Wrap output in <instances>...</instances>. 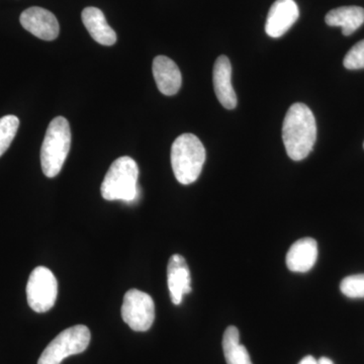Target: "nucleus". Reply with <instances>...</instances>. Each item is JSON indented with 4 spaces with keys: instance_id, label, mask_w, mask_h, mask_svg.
<instances>
[{
    "instance_id": "obj_1",
    "label": "nucleus",
    "mask_w": 364,
    "mask_h": 364,
    "mask_svg": "<svg viewBox=\"0 0 364 364\" xmlns=\"http://www.w3.org/2000/svg\"><path fill=\"white\" fill-rule=\"evenodd\" d=\"M317 140V124L310 107L296 102L289 107L284 124L282 141L287 155L294 161H301L310 155Z\"/></svg>"
},
{
    "instance_id": "obj_2",
    "label": "nucleus",
    "mask_w": 364,
    "mask_h": 364,
    "mask_svg": "<svg viewBox=\"0 0 364 364\" xmlns=\"http://www.w3.org/2000/svg\"><path fill=\"white\" fill-rule=\"evenodd\" d=\"M205 161V149L193 134L177 136L171 147V165L174 176L183 186L198 181Z\"/></svg>"
},
{
    "instance_id": "obj_3",
    "label": "nucleus",
    "mask_w": 364,
    "mask_h": 364,
    "mask_svg": "<svg viewBox=\"0 0 364 364\" xmlns=\"http://www.w3.org/2000/svg\"><path fill=\"white\" fill-rule=\"evenodd\" d=\"M70 124L65 117H57L48 127L42 148L41 165L46 176L56 177L63 167L71 147Z\"/></svg>"
},
{
    "instance_id": "obj_4",
    "label": "nucleus",
    "mask_w": 364,
    "mask_h": 364,
    "mask_svg": "<svg viewBox=\"0 0 364 364\" xmlns=\"http://www.w3.org/2000/svg\"><path fill=\"white\" fill-rule=\"evenodd\" d=\"M138 164L133 158L124 156L112 162L102 181V198L109 200L132 203L138 196Z\"/></svg>"
},
{
    "instance_id": "obj_5",
    "label": "nucleus",
    "mask_w": 364,
    "mask_h": 364,
    "mask_svg": "<svg viewBox=\"0 0 364 364\" xmlns=\"http://www.w3.org/2000/svg\"><path fill=\"white\" fill-rule=\"evenodd\" d=\"M90 331L85 325H76L60 333L46 347L38 364H61L64 359L80 354L90 343Z\"/></svg>"
},
{
    "instance_id": "obj_6",
    "label": "nucleus",
    "mask_w": 364,
    "mask_h": 364,
    "mask_svg": "<svg viewBox=\"0 0 364 364\" xmlns=\"http://www.w3.org/2000/svg\"><path fill=\"white\" fill-rule=\"evenodd\" d=\"M58 296V282L49 268L38 267L33 270L26 284V298L33 311L46 313L51 310Z\"/></svg>"
},
{
    "instance_id": "obj_7",
    "label": "nucleus",
    "mask_w": 364,
    "mask_h": 364,
    "mask_svg": "<svg viewBox=\"0 0 364 364\" xmlns=\"http://www.w3.org/2000/svg\"><path fill=\"white\" fill-rule=\"evenodd\" d=\"M122 317L134 331H148L155 320L154 301L144 291L130 289L124 296Z\"/></svg>"
},
{
    "instance_id": "obj_8",
    "label": "nucleus",
    "mask_w": 364,
    "mask_h": 364,
    "mask_svg": "<svg viewBox=\"0 0 364 364\" xmlns=\"http://www.w3.org/2000/svg\"><path fill=\"white\" fill-rule=\"evenodd\" d=\"M20 21L25 30L41 40L54 41L58 38V20L54 14L43 7L33 6L26 9L21 14Z\"/></svg>"
},
{
    "instance_id": "obj_9",
    "label": "nucleus",
    "mask_w": 364,
    "mask_h": 364,
    "mask_svg": "<svg viewBox=\"0 0 364 364\" xmlns=\"http://www.w3.org/2000/svg\"><path fill=\"white\" fill-rule=\"evenodd\" d=\"M299 11L294 0H277L267 14L265 32L272 38H280L298 21Z\"/></svg>"
},
{
    "instance_id": "obj_10",
    "label": "nucleus",
    "mask_w": 364,
    "mask_h": 364,
    "mask_svg": "<svg viewBox=\"0 0 364 364\" xmlns=\"http://www.w3.org/2000/svg\"><path fill=\"white\" fill-rule=\"evenodd\" d=\"M167 282L170 298L174 305H181L184 294L191 293V277L184 257L174 254L170 257L167 267Z\"/></svg>"
},
{
    "instance_id": "obj_11",
    "label": "nucleus",
    "mask_w": 364,
    "mask_h": 364,
    "mask_svg": "<svg viewBox=\"0 0 364 364\" xmlns=\"http://www.w3.org/2000/svg\"><path fill=\"white\" fill-rule=\"evenodd\" d=\"M152 70L158 90L162 95L171 97L178 92L182 77L181 70L173 60L166 56H157L153 60Z\"/></svg>"
},
{
    "instance_id": "obj_12",
    "label": "nucleus",
    "mask_w": 364,
    "mask_h": 364,
    "mask_svg": "<svg viewBox=\"0 0 364 364\" xmlns=\"http://www.w3.org/2000/svg\"><path fill=\"white\" fill-rule=\"evenodd\" d=\"M213 79L218 100L225 109H235L237 105V97L232 85L231 62L227 56H220L215 60Z\"/></svg>"
},
{
    "instance_id": "obj_13",
    "label": "nucleus",
    "mask_w": 364,
    "mask_h": 364,
    "mask_svg": "<svg viewBox=\"0 0 364 364\" xmlns=\"http://www.w3.org/2000/svg\"><path fill=\"white\" fill-rule=\"evenodd\" d=\"M318 244L313 238H303L289 248L287 265L293 272H308L317 262Z\"/></svg>"
},
{
    "instance_id": "obj_14",
    "label": "nucleus",
    "mask_w": 364,
    "mask_h": 364,
    "mask_svg": "<svg viewBox=\"0 0 364 364\" xmlns=\"http://www.w3.org/2000/svg\"><path fill=\"white\" fill-rule=\"evenodd\" d=\"M83 25L98 44L112 46L116 44L117 33L107 23L105 14L97 7H86L81 14Z\"/></svg>"
},
{
    "instance_id": "obj_15",
    "label": "nucleus",
    "mask_w": 364,
    "mask_h": 364,
    "mask_svg": "<svg viewBox=\"0 0 364 364\" xmlns=\"http://www.w3.org/2000/svg\"><path fill=\"white\" fill-rule=\"evenodd\" d=\"M326 23L340 26L344 36H350L364 23V9L360 6H342L332 9L325 18Z\"/></svg>"
},
{
    "instance_id": "obj_16",
    "label": "nucleus",
    "mask_w": 364,
    "mask_h": 364,
    "mask_svg": "<svg viewBox=\"0 0 364 364\" xmlns=\"http://www.w3.org/2000/svg\"><path fill=\"white\" fill-rule=\"evenodd\" d=\"M223 350L227 364H253L247 349L240 344L239 330L234 326L228 327L224 333Z\"/></svg>"
},
{
    "instance_id": "obj_17",
    "label": "nucleus",
    "mask_w": 364,
    "mask_h": 364,
    "mask_svg": "<svg viewBox=\"0 0 364 364\" xmlns=\"http://www.w3.org/2000/svg\"><path fill=\"white\" fill-rule=\"evenodd\" d=\"M20 127V119L14 114L0 119V157L6 152L13 143Z\"/></svg>"
},
{
    "instance_id": "obj_18",
    "label": "nucleus",
    "mask_w": 364,
    "mask_h": 364,
    "mask_svg": "<svg viewBox=\"0 0 364 364\" xmlns=\"http://www.w3.org/2000/svg\"><path fill=\"white\" fill-rule=\"evenodd\" d=\"M342 294L350 299H364V274L345 277L340 284Z\"/></svg>"
},
{
    "instance_id": "obj_19",
    "label": "nucleus",
    "mask_w": 364,
    "mask_h": 364,
    "mask_svg": "<svg viewBox=\"0 0 364 364\" xmlns=\"http://www.w3.org/2000/svg\"><path fill=\"white\" fill-rule=\"evenodd\" d=\"M344 67L348 70H358L364 68V40L358 42L347 53L343 61Z\"/></svg>"
},
{
    "instance_id": "obj_20",
    "label": "nucleus",
    "mask_w": 364,
    "mask_h": 364,
    "mask_svg": "<svg viewBox=\"0 0 364 364\" xmlns=\"http://www.w3.org/2000/svg\"><path fill=\"white\" fill-rule=\"evenodd\" d=\"M299 364H318V361L313 356L309 355L301 359Z\"/></svg>"
},
{
    "instance_id": "obj_21",
    "label": "nucleus",
    "mask_w": 364,
    "mask_h": 364,
    "mask_svg": "<svg viewBox=\"0 0 364 364\" xmlns=\"http://www.w3.org/2000/svg\"><path fill=\"white\" fill-rule=\"evenodd\" d=\"M318 364H334L331 359L327 358H322L318 359Z\"/></svg>"
},
{
    "instance_id": "obj_22",
    "label": "nucleus",
    "mask_w": 364,
    "mask_h": 364,
    "mask_svg": "<svg viewBox=\"0 0 364 364\" xmlns=\"http://www.w3.org/2000/svg\"><path fill=\"white\" fill-rule=\"evenodd\" d=\"M363 147H364V144H363Z\"/></svg>"
}]
</instances>
